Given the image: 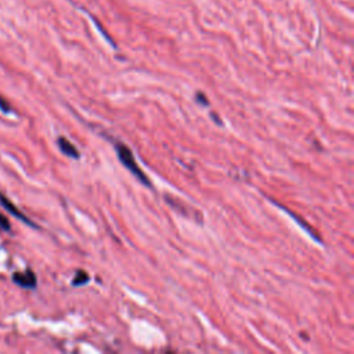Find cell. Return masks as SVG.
<instances>
[{"mask_svg": "<svg viewBox=\"0 0 354 354\" xmlns=\"http://www.w3.org/2000/svg\"><path fill=\"white\" fill-rule=\"evenodd\" d=\"M0 105H1V108H3V111H4V112H8V111H10V107H8V104L7 103H6V104L3 103V100H1V98H0Z\"/></svg>", "mask_w": 354, "mask_h": 354, "instance_id": "cell-8", "label": "cell"}, {"mask_svg": "<svg viewBox=\"0 0 354 354\" xmlns=\"http://www.w3.org/2000/svg\"><path fill=\"white\" fill-rule=\"evenodd\" d=\"M13 281L17 285H20L22 288H30V289H33L37 285L36 275L30 268L22 271V273H15L13 275Z\"/></svg>", "mask_w": 354, "mask_h": 354, "instance_id": "cell-2", "label": "cell"}, {"mask_svg": "<svg viewBox=\"0 0 354 354\" xmlns=\"http://www.w3.org/2000/svg\"><path fill=\"white\" fill-rule=\"evenodd\" d=\"M0 229L6 230V231H8V230L11 229L10 221H8V219L6 217V214L3 213H0Z\"/></svg>", "mask_w": 354, "mask_h": 354, "instance_id": "cell-6", "label": "cell"}, {"mask_svg": "<svg viewBox=\"0 0 354 354\" xmlns=\"http://www.w3.org/2000/svg\"><path fill=\"white\" fill-rule=\"evenodd\" d=\"M59 147L61 149V152L62 154H65L66 156H69V158H75V159H78L79 158V151L75 148V146L71 143L69 140H66L65 137H59Z\"/></svg>", "mask_w": 354, "mask_h": 354, "instance_id": "cell-4", "label": "cell"}, {"mask_svg": "<svg viewBox=\"0 0 354 354\" xmlns=\"http://www.w3.org/2000/svg\"><path fill=\"white\" fill-rule=\"evenodd\" d=\"M90 280V277H88V274L86 271H83V270H79L76 275H75L74 281H72V285L75 287H81L83 284H86L88 281Z\"/></svg>", "mask_w": 354, "mask_h": 354, "instance_id": "cell-5", "label": "cell"}, {"mask_svg": "<svg viewBox=\"0 0 354 354\" xmlns=\"http://www.w3.org/2000/svg\"><path fill=\"white\" fill-rule=\"evenodd\" d=\"M195 97H197V100H198V103L201 104H204V105H209V101H207V98L202 93H197L195 94Z\"/></svg>", "mask_w": 354, "mask_h": 354, "instance_id": "cell-7", "label": "cell"}, {"mask_svg": "<svg viewBox=\"0 0 354 354\" xmlns=\"http://www.w3.org/2000/svg\"><path fill=\"white\" fill-rule=\"evenodd\" d=\"M115 148H117V154H118L119 161L125 165L126 169L137 177L143 184L151 187V181L148 180L147 175L139 168V163L136 162V159H134V156H133L132 151L126 147L125 144H122V143H118V144L115 146Z\"/></svg>", "mask_w": 354, "mask_h": 354, "instance_id": "cell-1", "label": "cell"}, {"mask_svg": "<svg viewBox=\"0 0 354 354\" xmlns=\"http://www.w3.org/2000/svg\"><path fill=\"white\" fill-rule=\"evenodd\" d=\"M0 204H1V206L4 207L6 210H8L11 214H14L15 217H18V219H21L24 223H27V224H30V226H33V227H35V224H33V223H32L25 214H22V212H20V209L15 207L14 205L8 201L7 197H4V195H1V194H0Z\"/></svg>", "mask_w": 354, "mask_h": 354, "instance_id": "cell-3", "label": "cell"}]
</instances>
